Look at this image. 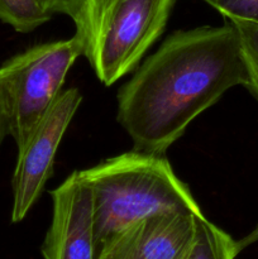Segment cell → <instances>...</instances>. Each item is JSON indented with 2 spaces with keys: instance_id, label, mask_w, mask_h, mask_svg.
<instances>
[{
  "instance_id": "1",
  "label": "cell",
  "mask_w": 258,
  "mask_h": 259,
  "mask_svg": "<svg viewBox=\"0 0 258 259\" xmlns=\"http://www.w3.org/2000/svg\"><path fill=\"white\" fill-rule=\"evenodd\" d=\"M248 86L237 28L176 30L118 93L119 124L136 151L164 154L194 119L235 86Z\"/></svg>"
},
{
  "instance_id": "2",
  "label": "cell",
  "mask_w": 258,
  "mask_h": 259,
  "mask_svg": "<svg viewBox=\"0 0 258 259\" xmlns=\"http://www.w3.org/2000/svg\"><path fill=\"white\" fill-rule=\"evenodd\" d=\"M93 192L96 254L116 233L162 212L202 214L164 154L132 151L80 171Z\"/></svg>"
},
{
  "instance_id": "3",
  "label": "cell",
  "mask_w": 258,
  "mask_h": 259,
  "mask_svg": "<svg viewBox=\"0 0 258 259\" xmlns=\"http://www.w3.org/2000/svg\"><path fill=\"white\" fill-rule=\"evenodd\" d=\"M176 0H85L75 37L105 86L132 72L161 37Z\"/></svg>"
},
{
  "instance_id": "4",
  "label": "cell",
  "mask_w": 258,
  "mask_h": 259,
  "mask_svg": "<svg viewBox=\"0 0 258 259\" xmlns=\"http://www.w3.org/2000/svg\"><path fill=\"white\" fill-rule=\"evenodd\" d=\"M80 56V42L73 35L70 39L33 46L0 66L9 108L10 136L18 149L57 100L66 75Z\"/></svg>"
},
{
  "instance_id": "5",
  "label": "cell",
  "mask_w": 258,
  "mask_h": 259,
  "mask_svg": "<svg viewBox=\"0 0 258 259\" xmlns=\"http://www.w3.org/2000/svg\"><path fill=\"white\" fill-rule=\"evenodd\" d=\"M82 101L75 88L61 91L57 100L35 125L27 142L18 149L17 164L12 180V222L27 217L45 190L53 171L55 156L61 141Z\"/></svg>"
},
{
  "instance_id": "6",
  "label": "cell",
  "mask_w": 258,
  "mask_h": 259,
  "mask_svg": "<svg viewBox=\"0 0 258 259\" xmlns=\"http://www.w3.org/2000/svg\"><path fill=\"white\" fill-rule=\"evenodd\" d=\"M52 222L42 245L45 259H96L93 192L75 171L51 192Z\"/></svg>"
},
{
  "instance_id": "7",
  "label": "cell",
  "mask_w": 258,
  "mask_h": 259,
  "mask_svg": "<svg viewBox=\"0 0 258 259\" xmlns=\"http://www.w3.org/2000/svg\"><path fill=\"white\" fill-rule=\"evenodd\" d=\"M195 218L175 211L139 220L106 240L96 259H182L194 238Z\"/></svg>"
},
{
  "instance_id": "8",
  "label": "cell",
  "mask_w": 258,
  "mask_h": 259,
  "mask_svg": "<svg viewBox=\"0 0 258 259\" xmlns=\"http://www.w3.org/2000/svg\"><path fill=\"white\" fill-rule=\"evenodd\" d=\"M237 242L204 215L195 218V234L182 259H235Z\"/></svg>"
},
{
  "instance_id": "9",
  "label": "cell",
  "mask_w": 258,
  "mask_h": 259,
  "mask_svg": "<svg viewBox=\"0 0 258 259\" xmlns=\"http://www.w3.org/2000/svg\"><path fill=\"white\" fill-rule=\"evenodd\" d=\"M51 18L39 0H0V20L17 32H32Z\"/></svg>"
},
{
  "instance_id": "10",
  "label": "cell",
  "mask_w": 258,
  "mask_h": 259,
  "mask_svg": "<svg viewBox=\"0 0 258 259\" xmlns=\"http://www.w3.org/2000/svg\"><path fill=\"white\" fill-rule=\"evenodd\" d=\"M229 20V19H227ZM239 33L248 70L247 89L258 100V24L242 20H229Z\"/></svg>"
},
{
  "instance_id": "11",
  "label": "cell",
  "mask_w": 258,
  "mask_h": 259,
  "mask_svg": "<svg viewBox=\"0 0 258 259\" xmlns=\"http://www.w3.org/2000/svg\"><path fill=\"white\" fill-rule=\"evenodd\" d=\"M225 19L258 24V0H204Z\"/></svg>"
},
{
  "instance_id": "12",
  "label": "cell",
  "mask_w": 258,
  "mask_h": 259,
  "mask_svg": "<svg viewBox=\"0 0 258 259\" xmlns=\"http://www.w3.org/2000/svg\"><path fill=\"white\" fill-rule=\"evenodd\" d=\"M39 3L50 14L60 13L68 15L73 20L80 13L85 0H39Z\"/></svg>"
},
{
  "instance_id": "13",
  "label": "cell",
  "mask_w": 258,
  "mask_h": 259,
  "mask_svg": "<svg viewBox=\"0 0 258 259\" xmlns=\"http://www.w3.org/2000/svg\"><path fill=\"white\" fill-rule=\"evenodd\" d=\"M7 136H10V116L7 94H5L4 85H3L2 77H0V147Z\"/></svg>"
},
{
  "instance_id": "14",
  "label": "cell",
  "mask_w": 258,
  "mask_h": 259,
  "mask_svg": "<svg viewBox=\"0 0 258 259\" xmlns=\"http://www.w3.org/2000/svg\"><path fill=\"white\" fill-rule=\"evenodd\" d=\"M257 242H258V223H257V225L253 228L252 232L248 233V234L245 235L244 238H242L240 240H238L237 242L238 250H239V253H240L243 249H245V248H248L249 245L254 244V243H257Z\"/></svg>"
}]
</instances>
